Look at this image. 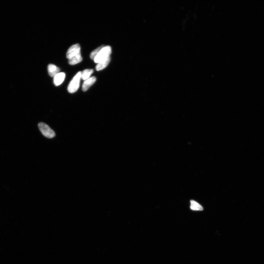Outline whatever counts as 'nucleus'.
Returning a JSON list of instances; mask_svg holds the SVG:
<instances>
[{"label": "nucleus", "mask_w": 264, "mask_h": 264, "mask_svg": "<svg viewBox=\"0 0 264 264\" xmlns=\"http://www.w3.org/2000/svg\"><path fill=\"white\" fill-rule=\"evenodd\" d=\"M112 53L111 48L110 46H106L102 48V49L98 53L97 56L94 60L96 63H99L107 59L110 57V56Z\"/></svg>", "instance_id": "f257e3e1"}, {"label": "nucleus", "mask_w": 264, "mask_h": 264, "mask_svg": "<svg viewBox=\"0 0 264 264\" xmlns=\"http://www.w3.org/2000/svg\"><path fill=\"white\" fill-rule=\"evenodd\" d=\"M81 79V72H79L75 75L71 81L68 87L69 93H73L78 90Z\"/></svg>", "instance_id": "f03ea898"}, {"label": "nucleus", "mask_w": 264, "mask_h": 264, "mask_svg": "<svg viewBox=\"0 0 264 264\" xmlns=\"http://www.w3.org/2000/svg\"><path fill=\"white\" fill-rule=\"evenodd\" d=\"M40 130L45 137L51 138L55 137V132L45 123L41 122L38 124Z\"/></svg>", "instance_id": "7ed1b4c3"}, {"label": "nucleus", "mask_w": 264, "mask_h": 264, "mask_svg": "<svg viewBox=\"0 0 264 264\" xmlns=\"http://www.w3.org/2000/svg\"><path fill=\"white\" fill-rule=\"evenodd\" d=\"M80 54H81L80 46L78 44H75L69 48L66 53V57L70 60Z\"/></svg>", "instance_id": "20e7f679"}, {"label": "nucleus", "mask_w": 264, "mask_h": 264, "mask_svg": "<svg viewBox=\"0 0 264 264\" xmlns=\"http://www.w3.org/2000/svg\"><path fill=\"white\" fill-rule=\"evenodd\" d=\"M96 78L95 77L93 76L90 77L89 79L86 80L84 82L82 90L83 91L87 90L95 82Z\"/></svg>", "instance_id": "39448f33"}, {"label": "nucleus", "mask_w": 264, "mask_h": 264, "mask_svg": "<svg viewBox=\"0 0 264 264\" xmlns=\"http://www.w3.org/2000/svg\"><path fill=\"white\" fill-rule=\"evenodd\" d=\"M66 77V74L64 72H61L58 73L54 78V83L56 86H58L61 85L63 82Z\"/></svg>", "instance_id": "423d86ee"}, {"label": "nucleus", "mask_w": 264, "mask_h": 264, "mask_svg": "<svg viewBox=\"0 0 264 264\" xmlns=\"http://www.w3.org/2000/svg\"><path fill=\"white\" fill-rule=\"evenodd\" d=\"M48 72L50 76L53 77L59 73L60 69L53 64H50L48 66Z\"/></svg>", "instance_id": "0eeeda50"}, {"label": "nucleus", "mask_w": 264, "mask_h": 264, "mask_svg": "<svg viewBox=\"0 0 264 264\" xmlns=\"http://www.w3.org/2000/svg\"><path fill=\"white\" fill-rule=\"evenodd\" d=\"M110 58L109 57L105 60L98 64L96 66V70L97 71L103 70L107 66L110 61Z\"/></svg>", "instance_id": "6e6552de"}, {"label": "nucleus", "mask_w": 264, "mask_h": 264, "mask_svg": "<svg viewBox=\"0 0 264 264\" xmlns=\"http://www.w3.org/2000/svg\"><path fill=\"white\" fill-rule=\"evenodd\" d=\"M93 72V70L91 69H86L83 71L82 72H81V78L83 80L86 81L90 78Z\"/></svg>", "instance_id": "1a4fd4ad"}, {"label": "nucleus", "mask_w": 264, "mask_h": 264, "mask_svg": "<svg viewBox=\"0 0 264 264\" xmlns=\"http://www.w3.org/2000/svg\"><path fill=\"white\" fill-rule=\"evenodd\" d=\"M190 209L194 211H202L203 208L202 205L194 200L190 201Z\"/></svg>", "instance_id": "9d476101"}, {"label": "nucleus", "mask_w": 264, "mask_h": 264, "mask_svg": "<svg viewBox=\"0 0 264 264\" xmlns=\"http://www.w3.org/2000/svg\"><path fill=\"white\" fill-rule=\"evenodd\" d=\"M82 58L81 57V54H80L75 57L68 60V62L69 64L73 65L79 63L82 61Z\"/></svg>", "instance_id": "9b49d317"}, {"label": "nucleus", "mask_w": 264, "mask_h": 264, "mask_svg": "<svg viewBox=\"0 0 264 264\" xmlns=\"http://www.w3.org/2000/svg\"><path fill=\"white\" fill-rule=\"evenodd\" d=\"M104 47V46H100L98 47L97 49H96L95 50H94L93 51H92L90 54V57L91 59L94 60V58H95L96 57V56H97L98 53H99L100 50H101L102 48H103Z\"/></svg>", "instance_id": "f8f14e48"}]
</instances>
